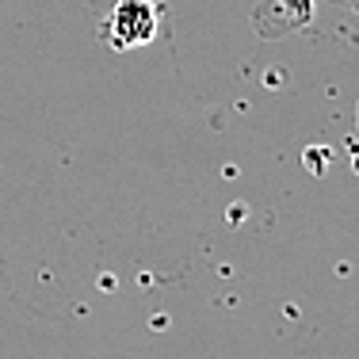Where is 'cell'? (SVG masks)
Segmentation results:
<instances>
[{"label": "cell", "instance_id": "cell-1", "mask_svg": "<svg viewBox=\"0 0 359 359\" xmlns=\"http://www.w3.org/2000/svg\"><path fill=\"white\" fill-rule=\"evenodd\" d=\"M161 12L153 0H115V8L104 20V39L111 50H138L157 39Z\"/></svg>", "mask_w": 359, "mask_h": 359}]
</instances>
